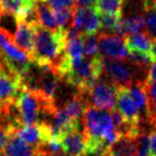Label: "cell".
<instances>
[{
  "instance_id": "cell-1",
  "label": "cell",
  "mask_w": 156,
  "mask_h": 156,
  "mask_svg": "<svg viewBox=\"0 0 156 156\" xmlns=\"http://www.w3.org/2000/svg\"><path fill=\"white\" fill-rule=\"evenodd\" d=\"M64 30L49 31L41 26H35L34 46L31 60L39 66L49 67L57 73L64 58Z\"/></svg>"
},
{
  "instance_id": "cell-2",
  "label": "cell",
  "mask_w": 156,
  "mask_h": 156,
  "mask_svg": "<svg viewBox=\"0 0 156 156\" xmlns=\"http://www.w3.org/2000/svg\"><path fill=\"white\" fill-rule=\"evenodd\" d=\"M102 65L103 74L109 78L108 81L113 83L115 87H129L136 83H142L138 79L139 71L127 60H111L102 58Z\"/></svg>"
},
{
  "instance_id": "cell-3",
  "label": "cell",
  "mask_w": 156,
  "mask_h": 156,
  "mask_svg": "<svg viewBox=\"0 0 156 156\" xmlns=\"http://www.w3.org/2000/svg\"><path fill=\"white\" fill-rule=\"evenodd\" d=\"M23 89L22 79L12 73L3 63L0 66V117L15 104Z\"/></svg>"
},
{
  "instance_id": "cell-4",
  "label": "cell",
  "mask_w": 156,
  "mask_h": 156,
  "mask_svg": "<svg viewBox=\"0 0 156 156\" xmlns=\"http://www.w3.org/2000/svg\"><path fill=\"white\" fill-rule=\"evenodd\" d=\"M83 95L88 104L90 103L93 107L111 111L115 109L117 103V87L110 81L106 79L103 80L100 78L90 88L89 91Z\"/></svg>"
},
{
  "instance_id": "cell-5",
  "label": "cell",
  "mask_w": 156,
  "mask_h": 156,
  "mask_svg": "<svg viewBox=\"0 0 156 156\" xmlns=\"http://www.w3.org/2000/svg\"><path fill=\"white\" fill-rule=\"evenodd\" d=\"M98 39V54L102 58L111 60H127L128 50L122 37L111 33H100Z\"/></svg>"
},
{
  "instance_id": "cell-6",
  "label": "cell",
  "mask_w": 156,
  "mask_h": 156,
  "mask_svg": "<svg viewBox=\"0 0 156 156\" xmlns=\"http://www.w3.org/2000/svg\"><path fill=\"white\" fill-rule=\"evenodd\" d=\"M72 27L86 35H95L100 30V14L95 8H78L73 9Z\"/></svg>"
},
{
  "instance_id": "cell-7",
  "label": "cell",
  "mask_w": 156,
  "mask_h": 156,
  "mask_svg": "<svg viewBox=\"0 0 156 156\" xmlns=\"http://www.w3.org/2000/svg\"><path fill=\"white\" fill-rule=\"evenodd\" d=\"M64 154L69 156L87 155V139L83 130L74 128L67 130L60 138Z\"/></svg>"
},
{
  "instance_id": "cell-8",
  "label": "cell",
  "mask_w": 156,
  "mask_h": 156,
  "mask_svg": "<svg viewBox=\"0 0 156 156\" xmlns=\"http://www.w3.org/2000/svg\"><path fill=\"white\" fill-rule=\"evenodd\" d=\"M117 110L122 115V117L132 124L141 123L140 111L135 105L128 93L127 87H117Z\"/></svg>"
},
{
  "instance_id": "cell-9",
  "label": "cell",
  "mask_w": 156,
  "mask_h": 156,
  "mask_svg": "<svg viewBox=\"0 0 156 156\" xmlns=\"http://www.w3.org/2000/svg\"><path fill=\"white\" fill-rule=\"evenodd\" d=\"M35 26H37V25L29 23L24 20H20L17 30H16L13 40L14 45L20 49H22L23 51H25L26 54H28L30 58L33 54Z\"/></svg>"
},
{
  "instance_id": "cell-10",
  "label": "cell",
  "mask_w": 156,
  "mask_h": 156,
  "mask_svg": "<svg viewBox=\"0 0 156 156\" xmlns=\"http://www.w3.org/2000/svg\"><path fill=\"white\" fill-rule=\"evenodd\" d=\"M11 134L15 135L17 138H20L22 141L34 149H37L43 142V133H42L40 125H23L13 130Z\"/></svg>"
},
{
  "instance_id": "cell-11",
  "label": "cell",
  "mask_w": 156,
  "mask_h": 156,
  "mask_svg": "<svg viewBox=\"0 0 156 156\" xmlns=\"http://www.w3.org/2000/svg\"><path fill=\"white\" fill-rule=\"evenodd\" d=\"M1 154L2 156H37V151L34 147L11 134Z\"/></svg>"
},
{
  "instance_id": "cell-12",
  "label": "cell",
  "mask_w": 156,
  "mask_h": 156,
  "mask_svg": "<svg viewBox=\"0 0 156 156\" xmlns=\"http://www.w3.org/2000/svg\"><path fill=\"white\" fill-rule=\"evenodd\" d=\"M144 16L141 15V14H133V15L122 18L121 23H120L119 27L115 31V34L120 35V37H122V35L126 37V35L140 32L141 30L144 29Z\"/></svg>"
},
{
  "instance_id": "cell-13",
  "label": "cell",
  "mask_w": 156,
  "mask_h": 156,
  "mask_svg": "<svg viewBox=\"0 0 156 156\" xmlns=\"http://www.w3.org/2000/svg\"><path fill=\"white\" fill-rule=\"evenodd\" d=\"M35 16H37V25L49 31H58L56 18H55L52 10L46 5L44 1H37L34 5Z\"/></svg>"
},
{
  "instance_id": "cell-14",
  "label": "cell",
  "mask_w": 156,
  "mask_h": 156,
  "mask_svg": "<svg viewBox=\"0 0 156 156\" xmlns=\"http://www.w3.org/2000/svg\"><path fill=\"white\" fill-rule=\"evenodd\" d=\"M151 37L147 32H137L126 35L124 43L128 51H139L149 54L151 47Z\"/></svg>"
},
{
  "instance_id": "cell-15",
  "label": "cell",
  "mask_w": 156,
  "mask_h": 156,
  "mask_svg": "<svg viewBox=\"0 0 156 156\" xmlns=\"http://www.w3.org/2000/svg\"><path fill=\"white\" fill-rule=\"evenodd\" d=\"M143 11L145 13L144 20L147 34L151 39H156V3L154 0H141Z\"/></svg>"
},
{
  "instance_id": "cell-16",
  "label": "cell",
  "mask_w": 156,
  "mask_h": 156,
  "mask_svg": "<svg viewBox=\"0 0 156 156\" xmlns=\"http://www.w3.org/2000/svg\"><path fill=\"white\" fill-rule=\"evenodd\" d=\"M144 89L147 98V121L153 127L156 126V80L145 81Z\"/></svg>"
},
{
  "instance_id": "cell-17",
  "label": "cell",
  "mask_w": 156,
  "mask_h": 156,
  "mask_svg": "<svg viewBox=\"0 0 156 156\" xmlns=\"http://www.w3.org/2000/svg\"><path fill=\"white\" fill-rule=\"evenodd\" d=\"M126 0H98L95 10L100 14H112L122 16V10Z\"/></svg>"
},
{
  "instance_id": "cell-18",
  "label": "cell",
  "mask_w": 156,
  "mask_h": 156,
  "mask_svg": "<svg viewBox=\"0 0 156 156\" xmlns=\"http://www.w3.org/2000/svg\"><path fill=\"white\" fill-rule=\"evenodd\" d=\"M64 56L69 62H75V61L83 58V47L81 37L65 42Z\"/></svg>"
},
{
  "instance_id": "cell-19",
  "label": "cell",
  "mask_w": 156,
  "mask_h": 156,
  "mask_svg": "<svg viewBox=\"0 0 156 156\" xmlns=\"http://www.w3.org/2000/svg\"><path fill=\"white\" fill-rule=\"evenodd\" d=\"M100 14V13H98ZM122 16L112 15V14H100V28L104 32L103 33H111L115 34L118 27L121 23Z\"/></svg>"
},
{
  "instance_id": "cell-20",
  "label": "cell",
  "mask_w": 156,
  "mask_h": 156,
  "mask_svg": "<svg viewBox=\"0 0 156 156\" xmlns=\"http://www.w3.org/2000/svg\"><path fill=\"white\" fill-rule=\"evenodd\" d=\"M81 41H83V56L85 58H95L98 57V35H81Z\"/></svg>"
},
{
  "instance_id": "cell-21",
  "label": "cell",
  "mask_w": 156,
  "mask_h": 156,
  "mask_svg": "<svg viewBox=\"0 0 156 156\" xmlns=\"http://www.w3.org/2000/svg\"><path fill=\"white\" fill-rule=\"evenodd\" d=\"M74 9V8H73ZM73 9H60L55 10L54 15L56 18L57 26L60 30H66L67 28L72 27L73 22Z\"/></svg>"
},
{
  "instance_id": "cell-22",
  "label": "cell",
  "mask_w": 156,
  "mask_h": 156,
  "mask_svg": "<svg viewBox=\"0 0 156 156\" xmlns=\"http://www.w3.org/2000/svg\"><path fill=\"white\" fill-rule=\"evenodd\" d=\"M135 156H150V137L142 132L136 137V153Z\"/></svg>"
},
{
  "instance_id": "cell-23",
  "label": "cell",
  "mask_w": 156,
  "mask_h": 156,
  "mask_svg": "<svg viewBox=\"0 0 156 156\" xmlns=\"http://www.w3.org/2000/svg\"><path fill=\"white\" fill-rule=\"evenodd\" d=\"M44 1L52 11L60 9H73L76 7V0H40Z\"/></svg>"
},
{
  "instance_id": "cell-24",
  "label": "cell",
  "mask_w": 156,
  "mask_h": 156,
  "mask_svg": "<svg viewBox=\"0 0 156 156\" xmlns=\"http://www.w3.org/2000/svg\"><path fill=\"white\" fill-rule=\"evenodd\" d=\"M10 138V132L0 124V153H2L5 144Z\"/></svg>"
},
{
  "instance_id": "cell-25",
  "label": "cell",
  "mask_w": 156,
  "mask_h": 156,
  "mask_svg": "<svg viewBox=\"0 0 156 156\" xmlns=\"http://www.w3.org/2000/svg\"><path fill=\"white\" fill-rule=\"evenodd\" d=\"M150 137V153L151 156H156V128H153Z\"/></svg>"
},
{
  "instance_id": "cell-26",
  "label": "cell",
  "mask_w": 156,
  "mask_h": 156,
  "mask_svg": "<svg viewBox=\"0 0 156 156\" xmlns=\"http://www.w3.org/2000/svg\"><path fill=\"white\" fill-rule=\"evenodd\" d=\"M98 0H76V7L78 8H95Z\"/></svg>"
},
{
  "instance_id": "cell-27",
  "label": "cell",
  "mask_w": 156,
  "mask_h": 156,
  "mask_svg": "<svg viewBox=\"0 0 156 156\" xmlns=\"http://www.w3.org/2000/svg\"><path fill=\"white\" fill-rule=\"evenodd\" d=\"M150 56L154 61H156V39L151 40V47H150Z\"/></svg>"
},
{
  "instance_id": "cell-28",
  "label": "cell",
  "mask_w": 156,
  "mask_h": 156,
  "mask_svg": "<svg viewBox=\"0 0 156 156\" xmlns=\"http://www.w3.org/2000/svg\"><path fill=\"white\" fill-rule=\"evenodd\" d=\"M37 1H40V0H24V2L26 3L27 5H29V7H34V5Z\"/></svg>"
},
{
  "instance_id": "cell-29",
  "label": "cell",
  "mask_w": 156,
  "mask_h": 156,
  "mask_svg": "<svg viewBox=\"0 0 156 156\" xmlns=\"http://www.w3.org/2000/svg\"><path fill=\"white\" fill-rule=\"evenodd\" d=\"M3 57H2V54H1V52H0V66H1V65L3 64Z\"/></svg>"
},
{
  "instance_id": "cell-30",
  "label": "cell",
  "mask_w": 156,
  "mask_h": 156,
  "mask_svg": "<svg viewBox=\"0 0 156 156\" xmlns=\"http://www.w3.org/2000/svg\"><path fill=\"white\" fill-rule=\"evenodd\" d=\"M89 156H106V153L105 154H98V155H89Z\"/></svg>"
},
{
  "instance_id": "cell-31",
  "label": "cell",
  "mask_w": 156,
  "mask_h": 156,
  "mask_svg": "<svg viewBox=\"0 0 156 156\" xmlns=\"http://www.w3.org/2000/svg\"><path fill=\"white\" fill-rule=\"evenodd\" d=\"M0 156H2V154H1V153H0Z\"/></svg>"
},
{
  "instance_id": "cell-32",
  "label": "cell",
  "mask_w": 156,
  "mask_h": 156,
  "mask_svg": "<svg viewBox=\"0 0 156 156\" xmlns=\"http://www.w3.org/2000/svg\"><path fill=\"white\" fill-rule=\"evenodd\" d=\"M154 1H155V3H156V0H154Z\"/></svg>"
},
{
  "instance_id": "cell-33",
  "label": "cell",
  "mask_w": 156,
  "mask_h": 156,
  "mask_svg": "<svg viewBox=\"0 0 156 156\" xmlns=\"http://www.w3.org/2000/svg\"><path fill=\"white\" fill-rule=\"evenodd\" d=\"M150 156H151V155H150Z\"/></svg>"
},
{
  "instance_id": "cell-34",
  "label": "cell",
  "mask_w": 156,
  "mask_h": 156,
  "mask_svg": "<svg viewBox=\"0 0 156 156\" xmlns=\"http://www.w3.org/2000/svg\"></svg>"
}]
</instances>
